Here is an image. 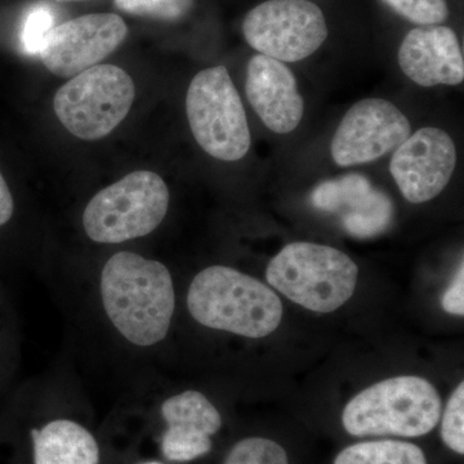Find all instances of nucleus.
<instances>
[{"label": "nucleus", "instance_id": "nucleus-1", "mask_svg": "<svg viewBox=\"0 0 464 464\" xmlns=\"http://www.w3.org/2000/svg\"><path fill=\"white\" fill-rule=\"evenodd\" d=\"M100 293L109 322L128 343L148 348L167 337L176 293L166 265L127 250L115 253L103 266Z\"/></svg>", "mask_w": 464, "mask_h": 464}, {"label": "nucleus", "instance_id": "nucleus-2", "mask_svg": "<svg viewBox=\"0 0 464 464\" xmlns=\"http://www.w3.org/2000/svg\"><path fill=\"white\" fill-rule=\"evenodd\" d=\"M188 308L200 325L246 338L267 337L283 319L273 289L227 266H210L194 277Z\"/></svg>", "mask_w": 464, "mask_h": 464}, {"label": "nucleus", "instance_id": "nucleus-3", "mask_svg": "<svg viewBox=\"0 0 464 464\" xmlns=\"http://www.w3.org/2000/svg\"><path fill=\"white\" fill-rule=\"evenodd\" d=\"M442 402L431 382L415 375L382 381L344 406L342 426L359 439H417L438 427Z\"/></svg>", "mask_w": 464, "mask_h": 464}, {"label": "nucleus", "instance_id": "nucleus-4", "mask_svg": "<svg viewBox=\"0 0 464 464\" xmlns=\"http://www.w3.org/2000/svg\"><path fill=\"white\" fill-rule=\"evenodd\" d=\"M359 267L341 250L320 244L292 243L267 266L266 279L299 306L328 314L353 297Z\"/></svg>", "mask_w": 464, "mask_h": 464}, {"label": "nucleus", "instance_id": "nucleus-5", "mask_svg": "<svg viewBox=\"0 0 464 464\" xmlns=\"http://www.w3.org/2000/svg\"><path fill=\"white\" fill-rule=\"evenodd\" d=\"M169 208V190L159 174L139 170L97 192L85 207L83 227L91 240L121 244L157 230Z\"/></svg>", "mask_w": 464, "mask_h": 464}, {"label": "nucleus", "instance_id": "nucleus-6", "mask_svg": "<svg viewBox=\"0 0 464 464\" xmlns=\"http://www.w3.org/2000/svg\"><path fill=\"white\" fill-rule=\"evenodd\" d=\"M186 112L195 140L210 157L237 161L248 154L250 130L239 92L225 66L201 70L186 96Z\"/></svg>", "mask_w": 464, "mask_h": 464}, {"label": "nucleus", "instance_id": "nucleus-7", "mask_svg": "<svg viewBox=\"0 0 464 464\" xmlns=\"http://www.w3.org/2000/svg\"><path fill=\"white\" fill-rule=\"evenodd\" d=\"M133 79L115 65H96L75 75L57 91L53 109L58 121L82 140L108 136L132 108Z\"/></svg>", "mask_w": 464, "mask_h": 464}, {"label": "nucleus", "instance_id": "nucleus-8", "mask_svg": "<svg viewBox=\"0 0 464 464\" xmlns=\"http://www.w3.org/2000/svg\"><path fill=\"white\" fill-rule=\"evenodd\" d=\"M243 34L259 54L298 63L322 47L328 25L322 9L310 0H266L244 18Z\"/></svg>", "mask_w": 464, "mask_h": 464}, {"label": "nucleus", "instance_id": "nucleus-9", "mask_svg": "<svg viewBox=\"0 0 464 464\" xmlns=\"http://www.w3.org/2000/svg\"><path fill=\"white\" fill-rule=\"evenodd\" d=\"M411 134L408 118L392 102L362 100L338 125L332 140V158L340 167L371 163L398 149Z\"/></svg>", "mask_w": 464, "mask_h": 464}, {"label": "nucleus", "instance_id": "nucleus-10", "mask_svg": "<svg viewBox=\"0 0 464 464\" xmlns=\"http://www.w3.org/2000/svg\"><path fill=\"white\" fill-rule=\"evenodd\" d=\"M127 35L128 27L118 14H87L53 27L39 54L52 74L74 78L99 65Z\"/></svg>", "mask_w": 464, "mask_h": 464}, {"label": "nucleus", "instance_id": "nucleus-11", "mask_svg": "<svg viewBox=\"0 0 464 464\" xmlns=\"http://www.w3.org/2000/svg\"><path fill=\"white\" fill-rule=\"evenodd\" d=\"M159 415V458L172 464H190L209 456L224 427L218 409L198 391H185L164 400Z\"/></svg>", "mask_w": 464, "mask_h": 464}, {"label": "nucleus", "instance_id": "nucleus-12", "mask_svg": "<svg viewBox=\"0 0 464 464\" xmlns=\"http://www.w3.org/2000/svg\"><path fill=\"white\" fill-rule=\"evenodd\" d=\"M457 167V148L445 130L426 127L411 133L392 155L390 172L402 197L413 204L435 199Z\"/></svg>", "mask_w": 464, "mask_h": 464}, {"label": "nucleus", "instance_id": "nucleus-13", "mask_svg": "<svg viewBox=\"0 0 464 464\" xmlns=\"http://www.w3.org/2000/svg\"><path fill=\"white\" fill-rule=\"evenodd\" d=\"M246 97L262 123L274 133L293 132L304 118L297 79L282 61L256 54L246 67Z\"/></svg>", "mask_w": 464, "mask_h": 464}, {"label": "nucleus", "instance_id": "nucleus-14", "mask_svg": "<svg viewBox=\"0 0 464 464\" xmlns=\"http://www.w3.org/2000/svg\"><path fill=\"white\" fill-rule=\"evenodd\" d=\"M399 65L422 87L458 85L464 79L463 52L450 27L418 26L406 34L399 48Z\"/></svg>", "mask_w": 464, "mask_h": 464}, {"label": "nucleus", "instance_id": "nucleus-15", "mask_svg": "<svg viewBox=\"0 0 464 464\" xmlns=\"http://www.w3.org/2000/svg\"><path fill=\"white\" fill-rule=\"evenodd\" d=\"M333 464H429L422 449L400 439H373L348 445Z\"/></svg>", "mask_w": 464, "mask_h": 464}, {"label": "nucleus", "instance_id": "nucleus-16", "mask_svg": "<svg viewBox=\"0 0 464 464\" xmlns=\"http://www.w3.org/2000/svg\"><path fill=\"white\" fill-rule=\"evenodd\" d=\"M373 185L362 174L351 173L320 183L311 195L314 207L324 212H340L353 209L373 190Z\"/></svg>", "mask_w": 464, "mask_h": 464}, {"label": "nucleus", "instance_id": "nucleus-17", "mask_svg": "<svg viewBox=\"0 0 464 464\" xmlns=\"http://www.w3.org/2000/svg\"><path fill=\"white\" fill-rule=\"evenodd\" d=\"M392 218V201L384 192L373 188L355 209L342 215V224L348 234L366 239L386 231Z\"/></svg>", "mask_w": 464, "mask_h": 464}, {"label": "nucleus", "instance_id": "nucleus-18", "mask_svg": "<svg viewBox=\"0 0 464 464\" xmlns=\"http://www.w3.org/2000/svg\"><path fill=\"white\" fill-rule=\"evenodd\" d=\"M221 464H290L279 442L262 436H249L235 442Z\"/></svg>", "mask_w": 464, "mask_h": 464}, {"label": "nucleus", "instance_id": "nucleus-19", "mask_svg": "<svg viewBox=\"0 0 464 464\" xmlns=\"http://www.w3.org/2000/svg\"><path fill=\"white\" fill-rule=\"evenodd\" d=\"M115 7L133 16L179 21L188 16L194 0H114Z\"/></svg>", "mask_w": 464, "mask_h": 464}, {"label": "nucleus", "instance_id": "nucleus-20", "mask_svg": "<svg viewBox=\"0 0 464 464\" xmlns=\"http://www.w3.org/2000/svg\"><path fill=\"white\" fill-rule=\"evenodd\" d=\"M440 436L449 450L464 454V383H460L449 399L440 417Z\"/></svg>", "mask_w": 464, "mask_h": 464}, {"label": "nucleus", "instance_id": "nucleus-21", "mask_svg": "<svg viewBox=\"0 0 464 464\" xmlns=\"http://www.w3.org/2000/svg\"><path fill=\"white\" fill-rule=\"evenodd\" d=\"M399 16L418 26L441 25L448 20L447 0H383Z\"/></svg>", "mask_w": 464, "mask_h": 464}, {"label": "nucleus", "instance_id": "nucleus-22", "mask_svg": "<svg viewBox=\"0 0 464 464\" xmlns=\"http://www.w3.org/2000/svg\"><path fill=\"white\" fill-rule=\"evenodd\" d=\"M53 14L47 5H38L30 11L25 24H24L23 35H21L24 48L27 53H41L48 33L53 29Z\"/></svg>", "mask_w": 464, "mask_h": 464}, {"label": "nucleus", "instance_id": "nucleus-23", "mask_svg": "<svg viewBox=\"0 0 464 464\" xmlns=\"http://www.w3.org/2000/svg\"><path fill=\"white\" fill-rule=\"evenodd\" d=\"M442 308L451 315H464V268L460 264L456 277L450 286L445 290L441 299Z\"/></svg>", "mask_w": 464, "mask_h": 464}, {"label": "nucleus", "instance_id": "nucleus-24", "mask_svg": "<svg viewBox=\"0 0 464 464\" xmlns=\"http://www.w3.org/2000/svg\"><path fill=\"white\" fill-rule=\"evenodd\" d=\"M14 203L5 177L0 172V226L7 224L14 216Z\"/></svg>", "mask_w": 464, "mask_h": 464}, {"label": "nucleus", "instance_id": "nucleus-25", "mask_svg": "<svg viewBox=\"0 0 464 464\" xmlns=\"http://www.w3.org/2000/svg\"><path fill=\"white\" fill-rule=\"evenodd\" d=\"M128 464H172L168 463L166 460L161 459L159 457H140L137 459L132 460V462Z\"/></svg>", "mask_w": 464, "mask_h": 464}, {"label": "nucleus", "instance_id": "nucleus-26", "mask_svg": "<svg viewBox=\"0 0 464 464\" xmlns=\"http://www.w3.org/2000/svg\"><path fill=\"white\" fill-rule=\"evenodd\" d=\"M54 2H58V3H70V2H81V0H54Z\"/></svg>", "mask_w": 464, "mask_h": 464}]
</instances>
